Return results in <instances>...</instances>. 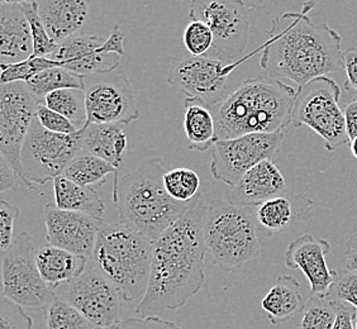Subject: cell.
I'll list each match as a JSON object with an SVG mask.
<instances>
[{
	"label": "cell",
	"mask_w": 357,
	"mask_h": 329,
	"mask_svg": "<svg viewBox=\"0 0 357 329\" xmlns=\"http://www.w3.org/2000/svg\"><path fill=\"white\" fill-rule=\"evenodd\" d=\"M206 206L199 192L185 215L153 243L150 282L136 308L138 316H161L166 310L183 308L203 288L208 254L203 234Z\"/></svg>",
	"instance_id": "6da1fadb"
},
{
	"label": "cell",
	"mask_w": 357,
	"mask_h": 329,
	"mask_svg": "<svg viewBox=\"0 0 357 329\" xmlns=\"http://www.w3.org/2000/svg\"><path fill=\"white\" fill-rule=\"evenodd\" d=\"M314 6L305 3L302 12H288L271 22L260 61L271 79L303 86L344 69L342 37L328 24L310 20L308 13Z\"/></svg>",
	"instance_id": "7a4b0ae2"
},
{
	"label": "cell",
	"mask_w": 357,
	"mask_h": 329,
	"mask_svg": "<svg viewBox=\"0 0 357 329\" xmlns=\"http://www.w3.org/2000/svg\"><path fill=\"white\" fill-rule=\"evenodd\" d=\"M296 91L276 79L257 76L211 108L215 121L217 141L252 133H274L291 123Z\"/></svg>",
	"instance_id": "3957f363"
},
{
	"label": "cell",
	"mask_w": 357,
	"mask_h": 329,
	"mask_svg": "<svg viewBox=\"0 0 357 329\" xmlns=\"http://www.w3.org/2000/svg\"><path fill=\"white\" fill-rule=\"evenodd\" d=\"M162 162L160 158L146 160L121 178L117 197L113 199L119 223L153 243L185 215L190 206L172 199L166 192Z\"/></svg>",
	"instance_id": "277c9868"
},
{
	"label": "cell",
	"mask_w": 357,
	"mask_h": 329,
	"mask_svg": "<svg viewBox=\"0 0 357 329\" xmlns=\"http://www.w3.org/2000/svg\"><path fill=\"white\" fill-rule=\"evenodd\" d=\"M153 242L122 223L103 222L90 263L109 280L126 302L144 298L151 275Z\"/></svg>",
	"instance_id": "5b68a950"
},
{
	"label": "cell",
	"mask_w": 357,
	"mask_h": 329,
	"mask_svg": "<svg viewBox=\"0 0 357 329\" xmlns=\"http://www.w3.org/2000/svg\"><path fill=\"white\" fill-rule=\"evenodd\" d=\"M256 220L246 208L228 200L214 199L206 206L203 234L208 254L215 266L229 273L260 256Z\"/></svg>",
	"instance_id": "8992f818"
},
{
	"label": "cell",
	"mask_w": 357,
	"mask_h": 329,
	"mask_svg": "<svg viewBox=\"0 0 357 329\" xmlns=\"http://www.w3.org/2000/svg\"><path fill=\"white\" fill-rule=\"evenodd\" d=\"M340 98L341 90L333 79L317 77L298 88L291 112V124L298 128L307 125L316 132L328 152L350 142Z\"/></svg>",
	"instance_id": "52a82bcc"
},
{
	"label": "cell",
	"mask_w": 357,
	"mask_h": 329,
	"mask_svg": "<svg viewBox=\"0 0 357 329\" xmlns=\"http://www.w3.org/2000/svg\"><path fill=\"white\" fill-rule=\"evenodd\" d=\"M36 252L33 240L26 232L1 252V296L23 308L48 309L55 302V294L42 279Z\"/></svg>",
	"instance_id": "ba28073f"
},
{
	"label": "cell",
	"mask_w": 357,
	"mask_h": 329,
	"mask_svg": "<svg viewBox=\"0 0 357 329\" xmlns=\"http://www.w3.org/2000/svg\"><path fill=\"white\" fill-rule=\"evenodd\" d=\"M83 139L84 128L74 135H57L45 130L35 118L22 148V166L29 184L45 185L62 176L83 151Z\"/></svg>",
	"instance_id": "9c48e42d"
},
{
	"label": "cell",
	"mask_w": 357,
	"mask_h": 329,
	"mask_svg": "<svg viewBox=\"0 0 357 329\" xmlns=\"http://www.w3.org/2000/svg\"><path fill=\"white\" fill-rule=\"evenodd\" d=\"M189 21L203 22L212 31L209 57L234 62L248 47L250 9L240 0H194Z\"/></svg>",
	"instance_id": "30bf717a"
},
{
	"label": "cell",
	"mask_w": 357,
	"mask_h": 329,
	"mask_svg": "<svg viewBox=\"0 0 357 329\" xmlns=\"http://www.w3.org/2000/svg\"><path fill=\"white\" fill-rule=\"evenodd\" d=\"M86 124H130L139 118L131 80L123 66L84 76Z\"/></svg>",
	"instance_id": "8fae6325"
},
{
	"label": "cell",
	"mask_w": 357,
	"mask_h": 329,
	"mask_svg": "<svg viewBox=\"0 0 357 329\" xmlns=\"http://www.w3.org/2000/svg\"><path fill=\"white\" fill-rule=\"evenodd\" d=\"M38 102L26 82H13L0 86V152L13 167L23 185L31 190L22 166V148L36 118Z\"/></svg>",
	"instance_id": "7c38bea8"
},
{
	"label": "cell",
	"mask_w": 357,
	"mask_h": 329,
	"mask_svg": "<svg viewBox=\"0 0 357 329\" xmlns=\"http://www.w3.org/2000/svg\"><path fill=\"white\" fill-rule=\"evenodd\" d=\"M54 290L56 299L69 303L96 328L121 322V294L118 289L91 263L84 274Z\"/></svg>",
	"instance_id": "4fadbf2b"
},
{
	"label": "cell",
	"mask_w": 357,
	"mask_h": 329,
	"mask_svg": "<svg viewBox=\"0 0 357 329\" xmlns=\"http://www.w3.org/2000/svg\"><path fill=\"white\" fill-rule=\"evenodd\" d=\"M243 61L225 62L209 57L180 54L172 61L167 84L180 90L186 98L199 100L212 108L226 98L227 80Z\"/></svg>",
	"instance_id": "5bb4252c"
},
{
	"label": "cell",
	"mask_w": 357,
	"mask_h": 329,
	"mask_svg": "<svg viewBox=\"0 0 357 329\" xmlns=\"http://www.w3.org/2000/svg\"><path fill=\"white\" fill-rule=\"evenodd\" d=\"M282 139L284 130L217 141L212 150L211 174L215 180L234 188L256 164L274 158Z\"/></svg>",
	"instance_id": "9a60e30c"
},
{
	"label": "cell",
	"mask_w": 357,
	"mask_h": 329,
	"mask_svg": "<svg viewBox=\"0 0 357 329\" xmlns=\"http://www.w3.org/2000/svg\"><path fill=\"white\" fill-rule=\"evenodd\" d=\"M123 43L122 31L114 26L109 37L104 41L98 36L71 37L57 45L50 59L76 75H91L121 66V57L126 55Z\"/></svg>",
	"instance_id": "2e32d148"
},
{
	"label": "cell",
	"mask_w": 357,
	"mask_h": 329,
	"mask_svg": "<svg viewBox=\"0 0 357 329\" xmlns=\"http://www.w3.org/2000/svg\"><path fill=\"white\" fill-rule=\"evenodd\" d=\"M45 223L48 245L91 259L103 220L47 204L45 206Z\"/></svg>",
	"instance_id": "e0dca14e"
},
{
	"label": "cell",
	"mask_w": 357,
	"mask_h": 329,
	"mask_svg": "<svg viewBox=\"0 0 357 329\" xmlns=\"http://www.w3.org/2000/svg\"><path fill=\"white\" fill-rule=\"evenodd\" d=\"M330 251L328 240H317L312 234L291 240L285 251L287 266L302 270L310 282L312 296H327L336 280L338 273L331 270L326 260Z\"/></svg>",
	"instance_id": "ac0fdd59"
},
{
	"label": "cell",
	"mask_w": 357,
	"mask_h": 329,
	"mask_svg": "<svg viewBox=\"0 0 357 329\" xmlns=\"http://www.w3.org/2000/svg\"><path fill=\"white\" fill-rule=\"evenodd\" d=\"M287 190V181L279 167L265 160L245 174L237 185L231 188L227 199L240 208L261 206L268 200L282 197Z\"/></svg>",
	"instance_id": "d6986e66"
},
{
	"label": "cell",
	"mask_w": 357,
	"mask_h": 329,
	"mask_svg": "<svg viewBox=\"0 0 357 329\" xmlns=\"http://www.w3.org/2000/svg\"><path fill=\"white\" fill-rule=\"evenodd\" d=\"M33 37L21 1L0 0V61L12 65L33 56Z\"/></svg>",
	"instance_id": "ffe728a7"
},
{
	"label": "cell",
	"mask_w": 357,
	"mask_h": 329,
	"mask_svg": "<svg viewBox=\"0 0 357 329\" xmlns=\"http://www.w3.org/2000/svg\"><path fill=\"white\" fill-rule=\"evenodd\" d=\"M89 1L85 0H42L38 1L40 17L48 36L56 45H60L84 27Z\"/></svg>",
	"instance_id": "44dd1931"
},
{
	"label": "cell",
	"mask_w": 357,
	"mask_h": 329,
	"mask_svg": "<svg viewBox=\"0 0 357 329\" xmlns=\"http://www.w3.org/2000/svg\"><path fill=\"white\" fill-rule=\"evenodd\" d=\"M128 138L122 124H85L83 150L112 164L118 174L123 167Z\"/></svg>",
	"instance_id": "7402d4cb"
},
{
	"label": "cell",
	"mask_w": 357,
	"mask_h": 329,
	"mask_svg": "<svg viewBox=\"0 0 357 329\" xmlns=\"http://www.w3.org/2000/svg\"><path fill=\"white\" fill-rule=\"evenodd\" d=\"M89 261L84 256L51 245L41 247L36 252L38 271L51 289H56L84 274Z\"/></svg>",
	"instance_id": "603a6c76"
},
{
	"label": "cell",
	"mask_w": 357,
	"mask_h": 329,
	"mask_svg": "<svg viewBox=\"0 0 357 329\" xmlns=\"http://www.w3.org/2000/svg\"><path fill=\"white\" fill-rule=\"evenodd\" d=\"M305 303L301 294V284L289 275L278 277L274 286L262 299L261 307L271 324L278 326L304 312Z\"/></svg>",
	"instance_id": "cb8c5ba5"
},
{
	"label": "cell",
	"mask_w": 357,
	"mask_h": 329,
	"mask_svg": "<svg viewBox=\"0 0 357 329\" xmlns=\"http://www.w3.org/2000/svg\"><path fill=\"white\" fill-rule=\"evenodd\" d=\"M55 206L62 211L82 213L96 220H103L105 204L98 189L79 185L65 176H59L54 181Z\"/></svg>",
	"instance_id": "d4e9b609"
},
{
	"label": "cell",
	"mask_w": 357,
	"mask_h": 329,
	"mask_svg": "<svg viewBox=\"0 0 357 329\" xmlns=\"http://www.w3.org/2000/svg\"><path fill=\"white\" fill-rule=\"evenodd\" d=\"M184 128L192 151L206 152L217 142V130L213 113L199 100L186 98Z\"/></svg>",
	"instance_id": "484cf974"
},
{
	"label": "cell",
	"mask_w": 357,
	"mask_h": 329,
	"mask_svg": "<svg viewBox=\"0 0 357 329\" xmlns=\"http://www.w3.org/2000/svg\"><path fill=\"white\" fill-rule=\"evenodd\" d=\"M108 175H113L112 198L114 199L117 197L119 181L122 178L112 164L83 150L71 161L62 176L79 185L98 189L99 186L103 185Z\"/></svg>",
	"instance_id": "4316f807"
},
{
	"label": "cell",
	"mask_w": 357,
	"mask_h": 329,
	"mask_svg": "<svg viewBox=\"0 0 357 329\" xmlns=\"http://www.w3.org/2000/svg\"><path fill=\"white\" fill-rule=\"evenodd\" d=\"M26 84L36 100L43 104L45 98L57 90H84V76L76 75L63 68H52L33 76Z\"/></svg>",
	"instance_id": "83f0119b"
},
{
	"label": "cell",
	"mask_w": 357,
	"mask_h": 329,
	"mask_svg": "<svg viewBox=\"0 0 357 329\" xmlns=\"http://www.w3.org/2000/svg\"><path fill=\"white\" fill-rule=\"evenodd\" d=\"M294 217L290 200L284 197H276L256 208L255 220L257 229L265 236H273L287 229Z\"/></svg>",
	"instance_id": "f1b7e54d"
},
{
	"label": "cell",
	"mask_w": 357,
	"mask_h": 329,
	"mask_svg": "<svg viewBox=\"0 0 357 329\" xmlns=\"http://www.w3.org/2000/svg\"><path fill=\"white\" fill-rule=\"evenodd\" d=\"M43 104L50 109L68 118L79 128H84L88 122L85 91L83 89L57 90L48 94Z\"/></svg>",
	"instance_id": "f546056e"
},
{
	"label": "cell",
	"mask_w": 357,
	"mask_h": 329,
	"mask_svg": "<svg viewBox=\"0 0 357 329\" xmlns=\"http://www.w3.org/2000/svg\"><path fill=\"white\" fill-rule=\"evenodd\" d=\"M164 185L172 199L178 203H190L199 195V175L192 169L178 167L166 171Z\"/></svg>",
	"instance_id": "4dcf8cb0"
},
{
	"label": "cell",
	"mask_w": 357,
	"mask_h": 329,
	"mask_svg": "<svg viewBox=\"0 0 357 329\" xmlns=\"http://www.w3.org/2000/svg\"><path fill=\"white\" fill-rule=\"evenodd\" d=\"M337 302L328 296H312L303 312L302 329H333Z\"/></svg>",
	"instance_id": "1f68e13d"
},
{
	"label": "cell",
	"mask_w": 357,
	"mask_h": 329,
	"mask_svg": "<svg viewBox=\"0 0 357 329\" xmlns=\"http://www.w3.org/2000/svg\"><path fill=\"white\" fill-rule=\"evenodd\" d=\"M60 68L59 62L51 60L50 57H29L26 61L12 63V65H0L1 85L13 84V82H27L33 76L45 70Z\"/></svg>",
	"instance_id": "d6a6232c"
},
{
	"label": "cell",
	"mask_w": 357,
	"mask_h": 329,
	"mask_svg": "<svg viewBox=\"0 0 357 329\" xmlns=\"http://www.w3.org/2000/svg\"><path fill=\"white\" fill-rule=\"evenodd\" d=\"M46 326L47 329H96L77 309L56 298L48 307Z\"/></svg>",
	"instance_id": "836d02e7"
},
{
	"label": "cell",
	"mask_w": 357,
	"mask_h": 329,
	"mask_svg": "<svg viewBox=\"0 0 357 329\" xmlns=\"http://www.w3.org/2000/svg\"><path fill=\"white\" fill-rule=\"evenodd\" d=\"M22 9L27 17L28 23L31 26L32 37H33V56L35 57H50L54 54L57 45L48 36L45 24L40 17L38 1L29 0L21 1Z\"/></svg>",
	"instance_id": "e575fe53"
},
{
	"label": "cell",
	"mask_w": 357,
	"mask_h": 329,
	"mask_svg": "<svg viewBox=\"0 0 357 329\" xmlns=\"http://www.w3.org/2000/svg\"><path fill=\"white\" fill-rule=\"evenodd\" d=\"M184 45L189 55L208 56L213 48L212 31L203 22L190 21L184 31Z\"/></svg>",
	"instance_id": "d590c367"
},
{
	"label": "cell",
	"mask_w": 357,
	"mask_h": 329,
	"mask_svg": "<svg viewBox=\"0 0 357 329\" xmlns=\"http://www.w3.org/2000/svg\"><path fill=\"white\" fill-rule=\"evenodd\" d=\"M327 296L335 302L350 304L357 310V273L350 270L338 273Z\"/></svg>",
	"instance_id": "8d00e7d4"
},
{
	"label": "cell",
	"mask_w": 357,
	"mask_h": 329,
	"mask_svg": "<svg viewBox=\"0 0 357 329\" xmlns=\"http://www.w3.org/2000/svg\"><path fill=\"white\" fill-rule=\"evenodd\" d=\"M33 319L21 305L1 296L0 303V329H32Z\"/></svg>",
	"instance_id": "74e56055"
},
{
	"label": "cell",
	"mask_w": 357,
	"mask_h": 329,
	"mask_svg": "<svg viewBox=\"0 0 357 329\" xmlns=\"http://www.w3.org/2000/svg\"><path fill=\"white\" fill-rule=\"evenodd\" d=\"M36 118L45 130L57 135H74L82 130L73 123L68 118L47 108L45 104H38Z\"/></svg>",
	"instance_id": "f35d334b"
},
{
	"label": "cell",
	"mask_w": 357,
	"mask_h": 329,
	"mask_svg": "<svg viewBox=\"0 0 357 329\" xmlns=\"http://www.w3.org/2000/svg\"><path fill=\"white\" fill-rule=\"evenodd\" d=\"M20 208L7 200H0V248L6 252L13 245L14 223L20 215Z\"/></svg>",
	"instance_id": "ab89813d"
},
{
	"label": "cell",
	"mask_w": 357,
	"mask_h": 329,
	"mask_svg": "<svg viewBox=\"0 0 357 329\" xmlns=\"http://www.w3.org/2000/svg\"><path fill=\"white\" fill-rule=\"evenodd\" d=\"M96 329H183L176 323L166 321L161 316H138L130 318L121 322L107 327V328Z\"/></svg>",
	"instance_id": "60d3db41"
},
{
	"label": "cell",
	"mask_w": 357,
	"mask_h": 329,
	"mask_svg": "<svg viewBox=\"0 0 357 329\" xmlns=\"http://www.w3.org/2000/svg\"><path fill=\"white\" fill-rule=\"evenodd\" d=\"M344 68L346 70V88L357 93V47H350L344 52Z\"/></svg>",
	"instance_id": "b9f144b4"
},
{
	"label": "cell",
	"mask_w": 357,
	"mask_h": 329,
	"mask_svg": "<svg viewBox=\"0 0 357 329\" xmlns=\"http://www.w3.org/2000/svg\"><path fill=\"white\" fill-rule=\"evenodd\" d=\"M356 309L337 302V319L333 329H355Z\"/></svg>",
	"instance_id": "7bdbcfd3"
},
{
	"label": "cell",
	"mask_w": 357,
	"mask_h": 329,
	"mask_svg": "<svg viewBox=\"0 0 357 329\" xmlns=\"http://www.w3.org/2000/svg\"><path fill=\"white\" fill-rule=\"evenodd\" d=\"M17 174L13 167L8 164L7 160L0 156V192H6L15 186Z\"/></svg>",
	"instance_id": "ee69618b"
},
{
	"label": "cell",
	"mask_w": 357,
	"mask_h": 329,
	"mask_svg": "<svg viewBox=\"0 0 357 329\" xmlns=\"http://www.w3.org/2000/svg\"><path fill=\"white\" fill-rule=\"evenodd\" d=\"M346 130L350 141L357 137V99L346 104L344 109Z\"/></svg>",
	"instance_id": "f6af8a7d"
},
{
	"label": "cell",
	"mask_w": 357,
	"mask_h": 329,
	"mask_svg": "<svg viewBox=\"0 0 357 329\" xmlns=\"http://www.w3.org/2000/svg\"><path fill=\"white\" fill-rule=\"evenodd\" d=\"M346 268L357 273V234H352L347 242Z\"/></svg>",
	"instance_id": "bcb514c9"
},
{
	"label": "cell",
	"mask_w": 357,
	"mask_h": 329,
	"mask_svg": "<svg viewBox=\"0 0 357 329\" xmlns=\"http://www.w3.org/2000/svg\"><path fill=\"white\" fill-rule=\"evenodd\" d=\"M350 148L352 155H354V158L357 160V137L350 141Z\"/></svg>",
	"instance_id": "7dc6e473"
},
{
	"label": "cell",
	"mask_w": 357,
	"mask_h": 329,
	"mask_svg": "<svg viewBox=\"0 0 357 329\" xmlns=\"http://www.w3.org/2000/svg\"><path fill=\"white\" fill-rule=\"evenodd\" d=\"M355 329H357V316H356V322H355Z\"/></svg>",
	"instance_id": "c3c4849f"
}]
</instances>
